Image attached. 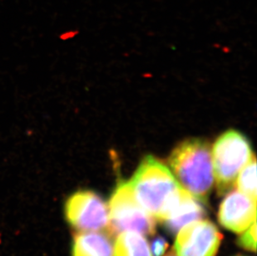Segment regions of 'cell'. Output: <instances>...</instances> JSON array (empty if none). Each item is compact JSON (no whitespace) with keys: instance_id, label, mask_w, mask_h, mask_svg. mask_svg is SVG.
Masks as SVG:
<instances>
[{"instance_id":"cell-1","label":"cell","mask_w":257,"mask_h":256,"mask_svg":"<svg viewBox=\"0 0 257 256\" xmlns=\"http://www.w3.org/2000/svg\"><path fill=\"white\" fill-rule=\"evenodd\" d=\"M139 205L161 220L179 196L181 186L172 172L153 156H147L129 182Z\"/></svg>"},{"instance_id":"cell-2","label":"cell","mask_w":257,"mask_h":256,"mask_svg":"<svg viewBox=\"0 0 257 256\" xmlns=\"http://www.w3.org/2000/svg\"><path fill=\"white\" fill-rule=\"evenodd\" d=\"M169 165L185 190L207 203L215 181L209 143L198 138L182 142L172 151Z\"/></svg>"},{"instance_id":"cell-3","label":"cell","mask_w":257,"mask_h":256,"mask_svg":"<svg viewBox=\"0 0 257 256\" xmlns=\"http://www.w3.org/2000/svg\"><path fill=\"white\" fill-rule=\"evenodd\" d=\"M211 156L214 179L221 196L232 189L240 170L254 155L245 135L238 131L228 130L216 139Z\"/></svg>"},{"instance_id":"cell-4","label":"cell","mask_w":257,"mask_h":256,"mask_svg":"<svg viewBox=\"0 0 257 256\" xmlns=\"http://www.w3.org/2000/svg\"><path fill=\"white\" fill-rule=\"evenodd\" d=\"M110 234L123 231H135L147 235L156 232V221L153 215L137 201L129 182L120 181L110 199Z\"/></svg>"},{"instance_id":"cell-5","label":"cell","mask_w":257,"mask_h":256,"mask_svg":"<svg viewBox=\"0 0 257 256\" xmlns=\"http://www.w3.org/2000/svg\"><path fill=\"white\" fill-rule=\"evenodd\" d=\"M67 222L78 231H98L108 227L107 204L97 194L82 190L72 194L64 204Z\"/></svg>"},{"instance_id":"cell-6","label":"cell","mask_w":257,"mask_h":256,"mask_svg":"<svg viewBox=\"0 0 257 256\" xmlns=\"http://www.w3.org/2000/svg\"><path fill=\"white\" fill-rule=\"evenodd\" d=\"M222 238L214 223L195 220L179 230L174 251L177 256H216Z\"/></svg>"},{"instance_id":"cell-7","label":"cell","mask_w":257,"mask_h":256,"mask_svg":"<svg viewBox=\"0 0 257 256\" xmlns=\"http://www.w3.org/2000/svg\"><path fill=\"white\" fill-rule=\"evenodd\" d=\"M226 194L219 209V223L235 233L244 232L256 220V201L239 191Z\"/></svg>"},{"instance_id":"cell-8","label":"cell","mask_w":257,"mask_h":256,"mask_svg":"<svg viewBox=\"0 0 257 256\" xmlns=\"http://www.w3.org/2000/svg\"><path fill=\"white\" fill-rule=\"evenodd\" d=\"M206 215V210L199 200L182 188L177 201L160 221L166 230L174 234L188 223L201 220Z\"/></svg>"},{"instance_id":"cell-9","label":"cell","mask_w":257,"mask_h":256,"mask_svg":"<svg viewBox=\"0 0 257 256\" xmlns=\"http://www.w3.org/2000/svg\"><path fill=\"white\" fill-rule=\"evenodd\" d=\"M72 256H113L111 234L79 231L73 236Z\"/></svg>"},{"instance_id":"cell-10","label":"cell","mask_w":257,"mask_h":256,"mask_svg":"<svg viewBox=\"0 0 257 256\" xmlns=\"http://www.w3.org/2000/svg\"><path fill=\"white\" fill-rule=\"evenodd\" d=\"M113 256H153L148 240L139 232L119 233L113 246Z\"/></svg>"},{"instance_id":"cell-11","label":"cell","mask_w":257,"mask_h":256,"mask_svg":"<svg viewBox=\"0 0 257 256\" xmlns=\"http://www.w3.org/2000/svg\"><path fill=\"white\" fill-rule=\"evenodd\" d=\"M235 184L241 193L256 201V161L255 156L250 158L239 172Z\"/></svg>"},{"instance_id":"cell-12","label":"cell","mask_w":257,"mask_h":256,"mask_svg":"<svg viewBox=\"0 0 257 256\" xmlns=\"http://www.w3.org/2000/svg\"><path fill=\"white\" fill-rule=\"evenodd\" d=\"M238 244L244 249L255 252L256 249V222L253 223L250 227L244 231L238 239Z\"/></svg>"},{"instance_id":"cell-13","label":"cell","mask_w":257,"mask_h":256,"mask_svg":"<svg viewBox=\"0 0 257 256\" xmlns=\"http://www.w3.org/2000/svg\"><path fill=\"white\" fill-rule=\"evenodd\" d=\"M168 247V242L164 238L160 236L157 237L152 244V249H153L152 253L154 254V256L163 255Z\"/></svg>"},{"instance_id":"cell-14","label":"cell","mask_w":257,"mask_h":256,"mask_svg":"<svg viewBox=\"0 0 257 256\" xmlns=\"http://www.w3.org/2000/svg\"><path fill=\"white\" fill-rule=\"evenodd\" d=\"M166 256H175V254H173V251H171L169 252V253H168V254Z\"/></svg>"}]
</instances>
